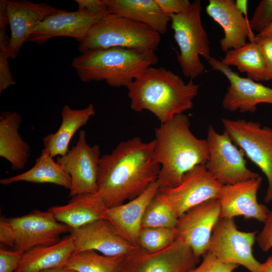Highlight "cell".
<instances>
[{
	"label": "cell",
	"mask_w": 272,
	"mask_h": 272,
	"mask_svg": "<svg viewBox=\"0 0 272 272\" xmlns=\"http://www.w3.org/2000/svg\"><path fill=\"white\" fill-rule=\"evenodd\" d=\"M221 218L219 199L201 203L186 212L178 219L177 238L183 241L198 257L208 251L214 228Z\"/></svg>",
	"instance_id": "16"
},
{
	"label": "cell",
	"mask_w": 272,
	"mask_h": 272,
	"mask_svg": "<svg viewBox=\"0 0 272 272\" xmlns=\"http://www.w3.org/2000/svg\"><path fill=\"white\" fill-rule=\"evenodd\" d=\"M190 247L177 238L166 248L149 252L139 246L124 256L121 272H187L199 262Z\"/></svg>",
	"instance_id": "11"
},
{
	"label": "cell",
	"mask_w": 272,
	"mask_h": 272,
	"mask_svg": "<svg viewBox=\"0 0 272 272\" xmlns=\"http://www.w3.org/2000/svg\"><path fill=\"white\" fill-rule=\"evenodd\" d=\"M190 126L188 117L182 113L155 128L154 158L160 165V187L177 186L187 172L208 161L207 140L197 138Z\"/></svg>",
	"instance_id": "2"
},
{
	"label": "cell",
	"mask_w": 272,
	"mask_h": 272,
	"mask_svg": "<svg viewBox=\"0 0 272 272\" xmlns=\"http://www.w3.org/2000/svg\"><path fill=\"white\" fill-rule=\"evenodd\" d=\"M207 14L222 28L224 36L220 42L222 50L238 48L255 36L251 30L249 20L243 16L234 0H209L206 7Z\"/></svg>",
	"instance_id": "20"
},
{
	"label": "cell",
	"mask_w": 272,
	"mask_h": 272,
	"mask_svg": "<svg viewBox=\"0 0 272 272\" xmlns=\"http://www.w3.org/2000/svg\"><path fill=\"white\" fill-rule=\"evenodd\" d=\"M257 272H272V255L269 256L264 262L262 263L261 266Z\"/></svg>",
	"instance_id": "40"
},
{
	"label": "cell",
	"mask_w": 272,
	"mask_h": 272,
	"mask_svg": "<svg viewBox=\"0 0 272 272\" xmlns=\"http://www.w3.org/2000/svg\"><path fill=\"white\" fill-rule=\"evenodd\" d=\"M161 38L145 24L109 13L92 26L78 50L81 53L112 47L156 51Z\"/></svg>",
	"instance_id": "5"
},
{
	"label": "cell",
	"mask_w": 272,
	"mask_h": 272,
	"mask_svg": "<svg viewBox=\"0 0 272 272\" xmlns=\"http://www.w3.org/2000/svg\"><path fill=\"white\" fill-rule=\"evenodd\" d=\"M78 11L91 13L106 14L109 13L104 0H75Z\"/></svg>",
	"instance_id": "39"
},
{
	"label": "cell",
	"mask_w": 272,
	"mask_h": 272,
	"mask_svg": "<svg viewBox=\"0 0 272 272\" xmlns=\"http://www.w3.org/2000/svg\"><path fill=\"white\" fill-rule=\"evenodd\" d=\"M108 208L95 193L79 194L64 205L48 209L54 218L72 230L80 228L97 220L106 219Z\"/></svg>",
	"instance_id": "22"
},
{
	"label": "cell",
	"mask_w": 272,
	"mask_h": 272,
	"mask_svg": "<svg viewBox=\"0 0 272 272\" xmlns=\"http://www.w3.org/2000/svg\"><path fill=\"white\" fill-rule=\"evenodd\" d=\"M254 40L259 45L265 62L269 80H272V39L254 37Z\"/></svg>",
	"instance_id": "38"
},
{
	"label": "cell",
	"mask_w": 272,
	"mask_h": 272,
	"mask_svg": "<svg viewBox=\"0 0 272 272\" xmlns=\"http://www.w3.org/2000/svg\"><path fill=\"white\" fill-rule=\"evenodd\" d=\"M263 223L264 226L256 236V241L260 249L266 252L272 248V210Z\"/></svg>",
	"instance_id": "36"
},
{
	"label": "cell",
	"mask_w": 272,
	"mask_h": 272,
	"mask_svg": "<svg viewBox=\"0 0 272 272\" xmlns=\"http://www.w3.org/2000/svg\"><path fill=\"white\" fill-rule=\"evenodd\" d=\"M255 37L260 39H272V23L261 32L257 34Z\"/></svg>",
	"instance_id": "41"
},
{
	"label": "cell",
	"mask_w": 272,
	"mask_h": 272,
	"mask_svg": "<svg viewBox=\"0 0 272 272\" xmlns=\"http://www.w3.org/2000/svg\"><path fill=\"white\" fill-rule=\"evenodd\" d=\"M10 38L7 33L0 34V94L16 82L12 76L9 64L10 59L8 46Z\"/></svg>",
	"instance_id": "32"
},
{
	"label": "cell",
	"mask_w": 272,
	"mask_h": 272,
	"mask_svg": "<svg viewBox=\"0 0 272 272\" xmlns=\"http://www.w3.org/2000/svg\"><path fill=\"white\" fill-rule=\"evenodd\" d=\"M22 122V115L16 111L0 113V157L11 164L13 170L23 169L30 155V147L19 133Z\"/></svg>",
	"instance_id": "23"
},
{
	"label": "cell",
	"mask_w": 272,
	"mask_h": 272,
	"mask_svg": "<svg viewBox=\"0 0 272 272\" xmlns=\"http://www.w3.org/2000/svg\"><path fill=\"white\" fill-rule=\"evenodd\" d=\"M161 10L170 16L186 11L191 2L189 0H155Z\"/></svg>",
	"instance_id": "37"
},
{
	"label": "cell",
	"mask_w": 272,
	"mask_h": 272,
	"mask_svg": "<svg viewBox=\"0 0 272 272\" xmlns=\"http://www.w3.org/2000/svg\"><path fill=\"white\" fill-rule=\"evenodd\" d=\"M70 235L74 244V254L93 250L107 256H123L137 247L122 237L107 219L72 230Z\"/></svg>",
	"instance_id": "17"
},
{
	"label": "cell",
	"mask_w": 272,
	"mask_h": 272,
	"mask_svg": "<svg viewBox=\"0 0 272 272\" xmlns=\"http://www.w3.org/2000/svg\"><path fill=\"white\" fill-rule=\"evenodd\" d=\"M177 238L176 227L142 228L138 237V246L149 252L161 250Z\"/></svg>",
	"instance_id": "31"
},
{
	"label": "cell",
	"mask_w": 272,
	"mask_h": 272,
	"mask_svg": "<svg viewBox=\"0 0 272 272\" xmlns=\"http://www.w3.org/2000/svg\"><path fill=\"white\" fill-rule=\"evenodd\" d=\"M233 142L266 177L268 187L264 200L272 201V128L244 119L221 120Z\"/></svg>",
	"instance_id": "8"
},
{
	"label": "cell",
	"mask_w": 272,
	"mask_h": 272,
	"mask_svg": "<svg viewBox=\"0 0 272 272\" xmlns=\"http://www.w3.org/2000/svg\"><path fill=\"white\" fill-rule=\"evenodd\" d=\"M154 140L144 142L137 137L101 156L95 194L108 208L135 198L157 180L160 165L154 158Z\"/></svg>",
	"instance_id": "1"
},
{
	"label": "cell",
	"mask_w": 272,
	"mask_h": 272,
	"mask_svg": "<svg viewBox=\"0 0 272 272\" xmlns=\"http://www.w3.org/2000/svg\"><path fill=\"white\" fill-rule=\"evenodd\" d=\"M225 53L221 60L224 64L236 67L240 72L246 73L248 78L254 81L269 80L261 51L254 40Z\"/></svg>",
	"instance_id": "28"
},
{
	"label": "cell",
	"mask_w": 272,
	"mask_h": 272,
	"mask_svg": "<svg viewBox=\"0 0 272 272\" xmlns=\"http://www.w3.org/2000/svg\"><path fill=\"white\" fill-rule=\"evenodd\" d=\"M261 181L262 178L259 176L236 184L223 185L218 198L221 218L234 219L242 216L246 219L264 222L270 211L257 199Z\"/></svg>",
	"instance_id": "18"
},
{
	"label": "cell",
	"mask_w": 272,
	"mask_h": 272,
	"mask_svg": "<svg viewBox=\"0 0 272 272\" xmlns=\"http://www.w3.org/2000/svg\"><path fill=\"white\" fill-rule=\"evenodd\" d=\"M272 23V0H262L249 20L251 30L260 33Z\"/></svg>",
	"instance_id": "33"
},
{
	"label": "cell",
	"mask_w": 272,
	"mask_h": 272,
	"mask_svg": "<svg viewBox=\"0 0 272 272\" xmlns=\"http://www.w3.org/2000/svg\"><path fill=\"white\" fill-rule=\"evenodd\" d=\"M101 156L100 147L90 146L85 131L82 130L76 145L66 155L57 158L56 161L71 179L70 197L97 192Z\"/></svg>",
	"instance_id": "12"
},
{
	"label": "cell",
	"mask_w": 272,
	"mask_h": 272,
	"mask_svg": "<svg viewBox=\"0 0 272 272\" xmlns=\"http://www.w3.org/2000/svg\"><path fill=\"white\" fill-rule=\"evenodd\" d=\"M0 6L7 17L11 30L8 50L10 59H15L32 31L48 16L60 12L47 3H34L26 0H1Z\"/></svg>",
	"instance_id": "15"
},
{
	"label": "cell",
	"mask_w": 272,
	"mask_h": 272,
	"mask_svg": "<svg viewBox=\"0 0 272 272\" xmlns=\"http://www.w3.org/2000/svg\"><path fill=\"white\" fill-rule=\"evenodd\" d=\"M23 253L14 250H0V272H15Z\"/></svg>",
	"instance_id": "35"
},
{
	"label": "cell",
	"mask_w": 272,
	"mask_h": 272,
	"mask_svg": "<svg viewBox=\"0 0 272 272\" xmlns=\"http://www.w3.org/2000/svg\"><path fill=\"white\" fill-rule=\"evenodd\" d=\"M124 258L86 251L73 254L64 267L77 272H121Z\"/></svg>",
	"instance_id": "29"
},
{
	"label": "cell",
	"mask_w": 272,
	"mask_h": 272,
	"mask_svg": "<svg viewBox=\"0 0 272 272\" xmlns=\"http://www.w3.org/2000/svg\"><path fill=\"white\" fill-rule=\"evenodd\" d=\"M160 188L157 180L138 196L107 211L106 219L122 237L136 246L146 210Z\"/></svg>",
	"instance_id": "21"
},
{
	"label": "cell",
	"mask_w": 272,
	"mask_h": 272,
	"mask_svg": "<svg viewBox=\"0 0 272 272\" xmlns=\"http://www.w3.org/2000/svg\"><path fill=\"white\" fill-rule=\"evenodd\" d=\"M200 264L187 272H234L238 265L223 262L212 254L207 252Z\"/></svg>",
	"instance_id": "34"
},
{
	"label": "cell",
	"mask_w": 272,
	"mask_h": 272,
	"mask_svg": "<svg viewBox=\"0 0 272 272\" xmlns=\"http://www.w3.org/2000/svg\"><path fill=\"white\" fill-rule=\"evenodd\" d=\"M178 219L169 202L159 190L146 210L142 227H175Z\"/></svg>",
	"instance_id": "30"
},
{
	"label": "cell",
	"mask_w": 272,
	"mask_h": 272,
	"mask_svg": "<svg viewBox=\"0 0 272 272\" xmlns=\"http://www.w3.org/2000/svg\"><path fill=\"white\" fill-rule=\"evenodd\" d=\"M25 181L34 183H52L70 189L71 179L61 166L43 149L36 159L34 165L29 170L14 176L0 180L2 185Z\"/></svg>",
	"instance_id": "27"
},
{
	"label": "cell",
	"mask_w": 272,
	"mask_h": 272,
	"mask_svg": "<svg viewBox=\"0 0 272 272\" xmlns=\"http://www.w3.org/2000/svg\"><path fill=\"white\" fill-rule=\"evenodd\" d=\"M104 15L62 10L48 16L37 26L27 41L42 45L53 37L65 36L75 38L80 42L85 38L92 26Z\"/></svg>",
	"instance_id": "19"
},
{
	"label": "cell",
	"mask_w": 272,
	"mask_h": 272,
	"mask_svg": "<svg viewBox=\"0 0 272 272\" xmlns=\"http://www.w3.org/2000/svg\"><path fill=\"white\" fill-rule=\"evenodd\" d=\"M130 108L135 112L148 110L166 122L193 107L199 85L187 83L164 67L150 66L127 87Z\"/></svg>",
	"instance_id": "3"
},
{
	"label": "cell",
	"mask_w": 272,
	"mask_h": 272,
	"mask_svg": "<svg viewBox=\"0 0 272 272\" xmlns=\"http://www.w3.org/2000/svg\"><path fill=\"white\" fill-rule=\"evenodd\" d=\"M257 231L238 229L234 219L220 218L215 225L208 251L220 261L241 265L250 272H257L262 263L253 254Z\"/></svg>",
	"instance_id": "10"
},
{
	"label": "cell",
	"mask_w": 272,
	"mask_h": 272,
	"mask_svg": "<svg viewBox=\"0 0 272 272\" xmlns=\"http://www.w3.org/2000/svg\"><path fill=\"white\" fill-rule=\"evenodd\" d=\"M207 61L213 70L222 73L230 83L222 101L224 109L231 112L253 113L259 104H272V88L240 77L215 57L211 56Z\"/></svg>",
	"instance_id": "14"
},
{
	"label": "cell",
	"mask_w": 272,
	"mask_h": 272,
	"mask_svg": "<svg viewBox=\"0 0 272 272\" xmlns=\"http://www.w3.org/2000/svg\"><path fill=\"white\" fill-rule=\"evenodd\" d=\"M74 253L70 235L50 245L35 247L23 253L15 272H40L64 267Z\"/></svg>",
	"instance_id": "26"
},
{
	"label": "cell",
	"mask_w": 272,
	"mask_h": 272,
	"mask_svg": "<svg viewBox=\"0 0 272 272\" xmlns=\"http://www.w3.org/2000/svg\"><path fill=\"white\" fill-rule=\"evenodd\" d=\"M109 13L145 24L160 35L166 33L169 16L155 0H104Z\"/></svg>",
	"instance_id": "25"
},
{
	"label": "cell",
	"mask_w": 272,
	"mask_h": 272,
	"mask_svg": "<svg viewBox=\"0 0 272 272\" xmlns=\"http://www.w3.org/2000/svg\"><path fill=\"white\" fill-rule=\"evenodd\" d=\"M206 140L209 159L205 166L222 185L234 184L260 176L248 168L244 152L225 130L220 133L210 125Z\"/></svg>",
	"instance_id": "9"
},
{
	"label": "cell",
	"mask_w": 272,
	"mask_h": 272,
	"mask_svg": "<svg viewBox=\"0 0 272 272\" xmlns=\"http://www.w3.org/2000/svg\"><path fill=\"white\" fill-rule=\"evenodd\" d=\"M71 229L48 211L35 210L22 216L0 218V242L24 253L35 247L54 244Z\"/></svg>",
	"instance_id": "6"
},
{
	"label": "cell",
	"mask_w": 272,
	"mask_h": 272,
	"mask_svg": "<svg viewBox=\"0 0 272 272\" xmlns=\"http://www.w3.org/2000/svg\"><path fill=\"white\" fill-rule=\"evenodd\" d=\"M158 61L155 51L112 47L83 53L71 65L82 82L105 81L112 87L127 88Z\"/></svg>",
	"instance_id": "4"
},
{
	"label": "cell",
	"mask_w": 272,
	"mask_h": 272,
	"mask_svg": "<svg viewBox=\"0 0 272 272\" xmlns=\"http://www.w3.org/2000/svg\"><path fill=\"white\" fill-rule=\"evenodd\" d=\"M96 113L94 106L89 104L86 108L74 109L64 105L61 111V122L58 129L42 138L43 149L54 158L63 156L69 152L71 141L81 127L86 125Z\"/></svg>",
	"instance_id": "24"
},
{
	"label": "cell",
	"mask_w": 272,
	"mask_h": 272,
	"mask_svg": "<svg viewBox=\"0 0 272 272\" xmlns=\"http://www.w3.org/2000/svg\"><path fill=\"white\" fill-rule=\"evenodd\" d=\"M223 185L215 179L204 165L187 172L174 187H160L178 218L189 209L209 200L218 199Z\"/></svg>",
	"instance_id": "13"
},
{
	"label": "cell",
	"mask_w": 272,
	"mask_h": 272,
	"mask_svg": "<svg viewBox=\"0 0 272 272\" xmlns=\"http://www.w3.org/2000/svg\"><path fill=\"white\" fill-rule=\"evenodd\" d=\"M202 10L201 1L195 0L186 11L169 16L180 50L177 52V61L184 76L193 80L205 70L199 56L206 60L211 57L208 34L201 21Z\"/></svg>",
	"instance_id": "7"
},
{
	"label": "cell",
	"mask_w": 272,
	"mask_h": 272,
	"mask_svg": "<svg viewBox=\"0 0 272 272\" xmlns=\"http://www.w3.org/2000/svg\"><path fill=\"white\" fill-rule=\"evenodd\" d=\"M40 272H77L72 269H69L64 267H56L44 270Z\"/></svg>",
	"instance_id": "42"
}]
</instances>
